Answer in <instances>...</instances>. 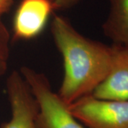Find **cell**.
I'll return each mask as SVG.
<instances>
[{
    "label": "cell",
    "instance_id": "1",
    "mask_svg": "<svg viewBox=\"0 0 128 128\" xmlns=\"http://www.w3.org/2000/svg\"><path fill=\"white\" fill-rule=\"evenodd\" d=\"M50 33L64 64L58 94L70 105L91 95L104 80L110 68L112 48L83 36L60 15L54 16Z\"/></svg>",
    "mask_w": 128,
    "mask_h": 128
},
{
    "label": "cell",
    "instance_id": "2",
    "mask_svg": "<svg viewBox=\"0 0 128 128\" xmlns=\"http://www.w3.org/2000/svg\"><path fill=\"white\" fill-rule=\"evenodd\" d=\"M34 96L38 113V128H85L75 118L60 96L51 88L50 82L44 73L26 66L19 70Z\"/></svg>",
    "mask_w": 128,
    "mask_h": 128
},
{
    "label": "cell",
    "instance_id": "3",
    "mask_svg": "<svg viewBox=\"0 0 128 128\" xmlns=\"http://www.w3.org/2000/svg\"><path fill=\"white\" fill-rule=\"evenodd\" d=\"M68 107L87 128H128V101L101 100L89 95Z\"/></svg>",
    "mask_w": 128,
    "mask_h": 128
},
{
    "label": "cell",
    "instance_id": "4",
    "mask_svg": "<svg viewBox=\"0 0 128 128\" xmlns=\"http://www.w3.org/2000/svg\"><path fill=\"white\" fill-rule=\"evenodd\" d=\"M12 116L0 128H38V105L28 84L21 73L14 70L6 82Z\"/></svg>",
    "mask_w": 128,
    "mask_h": 128
},
{
    "label": "cell",
    "instance_id": "5",
    "mask_svg": "<svg viewBox=\"0 0 128 128\" xmlns=\"http://www.w3.org/2000/svg\"><path fill=\"white\" fill-rule=\"evenodd\" d=\"M54 10L51 0H21L12 22L14 40H31L39 36Z\"/></svg>",
    "mask_w": 128,
    "mask_h": 128
},
{
    "label": "cell",
    "instance_id": "6",
    "mask_svg": "<svg viewBox=\"0 0 128 128\" xmlns=\"http://www.w3.org/2000/svg\"><path fill=\"white\" fill-rule=\"evenodd\" d=\"M110 68L91 95L108 100L128 101V46L112 44Z\"/></svg>",
    "mask_w": 128,
    "mask_h": 128
},
{
    "label": "cell",
    "instance_id": "7",
    "mask_svg": "<svg viewBox=\"0 0 128 128\" xmlns=\"http://www.w3.org/2000/svg\"><path fill=\"white\" fill-rule=\"evenodd\" d=\"M110 11L102 31L112 44L128 46V0H108Z\"/></svg>",
    "mask_w": 128,
    "mask_h": 128
},
{
    "label": "cell",
    "instance_id": "8",
    "mask_svg": "<svg viewBox=\"0 0 128 128\" xmlns=\"http://www.w3.org/2000/svg\"><path fill=\"white\" fill-rule=\"evenodd\" d=\"M10 34L0 18V59L8 60L9 56Z\"/></svg>",
    "mask_w": 128,
    "mask_h": 128
},
{
    "label": "cell",
    "instance_id": "9",
    "mask_svg": "<svg viewBox=\"0 0 128 128\" xmlns=\"http://www.w3.org/2000/svg\"><path fill=\"white\" fill-rule=\"evenodd\" d=\"M57 10H66L73 7L80 0H51Z\"/></svg>",
    "mask_w": 128,
    "mask_h": 128
},
{
    "label": "cell",
    "instance_id": "10",
    "mask_svg": "<svg viewBox=\"0 0 128 128\" xmlns=\"http://www.w3.org/2000/svg\"><path fill=\"white\" fill-rule=\"evenodd\" d=\"M15 0H0V18L11 9Z\"/></svg>",
    "mask_w": 128,
    "mask_h": 128
},
{
    "label": "cell",
    "instance_id": "11",
    "mask_svg": "<svg viewBox=\"0 0 128 128\" xmlns=\"http://www.w3.org/2000/svg\"><path fill=\"white\" fill-rule=\"evenodd\" d=\"M7 69V60L0 59V76H3Z\"/></svg>",
    "mask_w": 128,
    "mask_h": 128
}]
</instances>
